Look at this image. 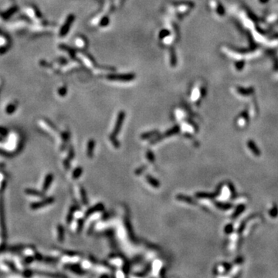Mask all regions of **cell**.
Here are the masks:
<instances>
[{"label": "cell", "mask_w": 278, "mask_h": 278, "mask_svg": "<svg viewBox=\"0 0 278 278\" xmlns=\"http://www.w3.org/2000/svg\"><path fill=\"white\" fill-rule=\"evenodd\" d=\"M25 248H26V245H23V244H20V245H16V246H11L9 248L11 251H15V252H17V251H20L22 249H24Z\"/></svg>", "instance_id": "cell-19"}, {"label": "cell", "mask_w": 278, "mask_h": 278, "mask_svg": "<svg viewBox=\"0 0 278 278\" xmlns=\"http://www.w3.org/2000/svg\"><path fill=\"white\" fill-rule=\"evenodd\" d=\"M16 110V107L14 106V104H10L9 106H8L7 108H6V112L8 114H12Z\"/></svg>", "instance_id": "cell-25"}, {"label": "cell", "mask_w": 278, "mask_h": 278, "mask_svg": "<svg viewBox=\"0 0 278 278\" xmlns=\"http://www.w3.org/2000/svg\"><path fill=\"white\" fill-rule=\"evenodd\" d=\"M146 180H147V182H148L149 183L151 186H152V187L156 188V189H158V188L160 187V183H159V182L158 181L156 178H153L151 175H146Z\"/></svg>", "instance_id": "cell-9"}, {"label": "cell", "mask_w": 278, "mask_h": 278, "mask_svg": "<svg viewBox=\"0 0 278 278\" xmlns=\"http://www.w3.org/2000/svg\"><path fill=\"white\" fill-rule=\"evenodd\" d=\"M243 209H244V206H239V207L237 208V209H236V211L234 213V214L233 215V218L236 217V216H237L238 215L240 214V213L243 211Z\"/></svg>", "instance_id": "cell-24"}, {"label": "cell", "mask_w": 278, "mask_h": 278, "mask_svg": "<svg viewBox=\"0 0 278 278\" xmlns=\"http://www.w3.org/2000/svg\"><path fill=\"white\" fill-rule=\"evenodd\" d=\"M80 197H81V201L83 203V205H87L88 204V200H87V195L86 191L84 190L83 187L80 188Z\"/></svg>", "instance_id": "cell-14"}, {"label": "cell", "mask_w": 278, "mask_h": 278, "mask_svg": "<svg viewBox=\"0 0 278 278\" xmlns=\"http://www.w3.org/2000/svg\"><path fill=\"white\" fill-rule=\"evenodd\" d=\"M94 148H95V141L93 140V139H91L88 141L87 148V156L90 159L93 158V156H94Z\"/></svg>", "instance_id": "cell-5"}, {"label": "cell", "mask_w": 278, "mask_h": 278, "mask_svg": "<svg viewBox=\"0 0 278 278\" xmlns=\"http://www.w3.org/2000/svg\"><path fill=\"white\" fill-rule=\"evenodd\" d=\"M145 170V166L140 167V168H138V169L135 170V175H141V174H142V173H143Z\"/></svg>", "instance_id": "cell-27"}, {"label": "cell", "mask_w": 278, "mask_h": 278, "mask_svg": "<svg viewBox=\"0 0 278 278\" xmlns=\"http://www.w3.org/2000/svg\"><path fill=\"white\" fill-rule=\"evenodd\" d=\"M82 173H83V168L81 167H77V168L74 170L72 174V178L74 179H77L78 178H80L81 176Z\"/></svg>", "instance_id": "cell-15"}, {"label": "cell", "mask_w": 278, "mask_h": 278, "mask_svg": "<svg viewBox=\"0 0 278 278\" xmlns=\"http://www.w3.org/2000/svg\"><path fill=\"white\" fill-rule=\"evenodd\" d=\"M83 219H80V220L78 221V226H77V231L80 232V230H82V227H83Z\"/></svg>", "instance_id": "cell-30"}, {"label": "cell", "mask_w": 278, "mask_h": 278, "mask_svg": "<svg viewBox=\"0 0 278 278\" xmlns=\"http://www.w3.org/2000/svg\"><path fill=\"white\" fill-rule=\"evenodd\" d=\"M146 157H147V159H148V161H149L150 162H151V163H154L155 160V158L154 154H153V153L151 152V151L148 150V151H147Z\"/></svg>", "instance_id": "cell-22"}, {"label": "cell", "mask_w": 278, "mask_h": 278, "mask_svg": "<svg viewBox=\"0 0 278 278\" xmlns=\"http://www.w3.org/2000/svg\"><path fill=\"white\" fill-rule=\"evenodd\" d=\"M25 193L29 195H33V196H37V197H43L44 195L43 192H40V191H38L36 189H30V188H28V189H25Z\"/></svg>", "instance_id": "cell-7"}, {"label": "cell", "mask_w": 278, "mask_h": 278, "mask_svg": "<svg viewBox=\"0 0 278 278\" xmlns=\"http://www.w3.org/2000/svg\"><path fill=\"white\" fill-rule=\"evenodd\" d=\"M178 132H179V128H178V126H175V127L173 128L170 129L169 131H168V132H167L165 134V135H162V137H159V138H156L155 141H159V139L166 138V137H169V136H171V135H175V134L178 133Z\"/></svg>", "instance_id": "cell-8"}, {"label": "cell", "mask_w": 278, "mask_h": 278, "mask_svg": "<svg viewBox=\"0 0 278 278\" xmlns=\"http://www.w3.org/2000/svg\"><path fill=\"white\" fill-rule=\"evenodd\" d=\"M32 274H33L32 271H29V270H26V271H25L24 273H23V276H25V277H31V276H32Z\"/></svg>", "instance_id": "cell-32"}, {"label": "cell", "mask_w": 278, "mask_h": 278, "mask_svg": "<svg viewBox=\"0 0 278 278\" xmlns=\"http://www.w3.org/2000/svg\"><path fill=\"white\" fill-rule=\"evenodd\" d=\"M247 144H248V146H249V149L252 151V152L256 156L260 155V151H259V149L257 148V145L254 144L253 141H248Z\"/></svg>", "instance_id": "cell-11"}, {"label": "cell", "mask_w": 278, "mask_h": 278, "mask_svg": "<svg viewBox=\"0 0 278 278\" xmlns=\"http://www.w3.org/2000/svg\"><path fill=\"white\" fill-rule=\"evenodd\" d=\"M233 226L231 225V224H229V225H227L226 226V228H225V232L226 233H230L232 232V230H233Z\"/></svg>", "instance_id": "cell-28"}, {"label": "cell", "mask_w": 278, "mask_h": 278, "mask_svg": "<svg viewBox=\"0 0 278 278\" xmlns=\"http://www.w3.org/2000/svg\"><path fill=\"white\" fill-rule=\"evenodd\" d=\"M216 206L219 208H221V209H228V208H230L232 207V206L230 204L223 203H216Z\"/></svg>", "instance_id": "cell-20"}, {"label": "cell", "mask_w": 278, "mask_h": 278, "mask_svg": "<svg viewBox=\"0 0 278 278\" xmlns=\"http://www.w3.org/2000/svg\"><path fill=\"white\" fill-rule=\"evenodd\" d=\"M124 118H125V113H124V111H121L119 114H118V118H117L116 123H115V126L114 128L113 133L111 134L112 135L117 136V135L119 134L121 128V126H122L123 121H124Z\"/></svg>", "instance_id": "cell-2"}, {"label": "cell", "mask_w": 278, "mask_h": 278, "mask_svg": "<svg viewBox=\"0 0 278 278\" xmlns=\"http://www.w3.org/2000/svg\"><path fill=\"white\" fill-rule=\"evenodd\" d=\"M76 209H77V207H76V206H72V207L70 208V211H69L68 214H67V224L70 223L71 221L73 220V218H74V213H75Z\"/></svg>", "instance_id": "cell-16"}, {"label": "cell", "mask_w": 278, "mask_h": 278, "mask_svg": "<svg viewBox=\"0 0 278 278\" xmlns=\"http://www.w3.org/2000/svg\"><path fill=\"white\" fill-rule=\"evenodd\" d=\"M74 154H75V152H74V148H73L72 147H70V151H69V157H68L69 160H71L72 159H74Z\"/></svg>", "instance_id": "cell-26"}, {"label": "cell", "mask_w": 278, "mask_h": 278, "mask_svg": "<svg viewBox=\"0 0 278 278\" xmlns=\"http://www.w3.org/2000/svg\"><path fill=\"white\" fill-rule=\"evenodd\" d=\"M134 76L132 74H124V75H121V76H114V77H110V79H113V80H119L121 79L123 80L124 79V81H128V80H132L134 79Z\"/></svg>", "instance_id": "cell-13"}, {"label": "cell", "mask_w": 278, "mask_h": 278, "mask_svg": "<svg viewBox=\"0 0 278 278\" xmlns=\"http://www.w3.org/2000/svg\"><path fill=\"white\" fill-rule=\"evenodd\" d=\"M7 133H8V132L6 131V128H3L0 127V135H1L2 137L6 136V135H7Z\"/></svg>", "instance_id": "cell-29"}, {"label": "cell", "mask_w": 278, "mask_h": 278, "mask_svg": "<svg viewBox=\"0 0 278 278\" xmlns=\"http://www.w3.org/2000/svg\"><path fill=\"white\" fill-rule=\"evenodd\" d=\"M53 181V175L52 173H49L46 175L45 179H44L43 184L42 186V190L43 192H46L49 188L51 186L52 182Z\"/></svg>", "instance_id": "cell-3"}, {"label": "cell", "mask_w": 278, "mask_h": 278, "mask_svg": "<svg viewBox=\"0 0 278 278\" xmlns=\"http://www.w3.org/2000/svg\"><path fill=\"white\" fill-rule=\"evenodd\" d=\"M67 268L69 270H70L71 271H73L74 273H76L77 274H84V271L81 269V267H80L79 266L77 265H74V264H71V265H67Z\"/></svg>", "instance_id": "cell-12"}, {"label": "cell", "mask_w": 278, "mask_h": 278, "mask_svg": "<svg viewBox=\"0 0 278 278\" xmlns=\"http://www.w3.org/2000/svg\"><path fill=\"white\" fill-rule=\"evenodd\" d=\"M5 264H6V266H7L8 267H9V269L11 270V271H17L16 267H15V265H14L12 263H11V262H9V261H5Z\"/></svg>", "instance_id": "cell-23"}, {"label": "cell", "mask_w": 278, "mask_h": 278, "mask_svg": "<svg viewBox=\"0 0 278 278\" xmlns=\"http://www.w3.org/2000/svg\"><path fill=\"white\" fill-rule=\"evenodd\" d=\"M54 201H55V200L53 197H52V196L47 197V198L44 199V200H41V201L32 203V204L30 205V208L34 210L38 209V208L45 207V206H49V205H51Z\"/></svg>", "instance_id": "cell-1"}, {"label": "cell", "mask_w": 278, "mask_h": 278, "mask_svg": "<svg viewBox=\"0 0 278 278\" xmlns=\"http://www.w3.org/2000/svg\"><path fill=\"white\" fill-rule=\"evenodd\" d=\"M156 134H158V132H155V131H153V132H146V133H144L141 135V138L145 140V139H148V138H151V137H153L154 135H155Z\"/></svg>", "instance_id": "cell-18"}, {"label": "cell", "mask_w": 278, "mask_h": 278, "mask_svg": "<svg viewBox=\"0 0 278 278\" xmlns=\"http://www.w3.org/2000/svg\"><path fill=\"white\" fill-rule=\"evenodd\" d=\"M57 239L59 240V242L63 243L64 240V235H65V232H64V228L62 225H58L57 226Z\"/></svg>", "instance_id": "cell-10"}, {"label": "cell", "mask_w": 278, "mask_h": 278, "mask_svg": "<svg viewBox=\"0 0 278 278\" xmlns=\"http://www.w3.org/2000/svg\"><path fill=\"white\" fill-rule=\"evenodd\" d=\"M110 141H111V143L113 144L114 146L115 147V148H119L120 144H119V142H118V139H117V136H114V135H110Z\"/></svg>", "instance_id": "cell-21"}, {"label": "cell", "mask_w": 278, "mask_h": 278, "mask_svg": "<svg viewBox=\"0 0 278 278\" xmlns=\"http://www.w3.org/2000/svg\"><path fill=\"white\" fill-rule=\"evenodd\" d=\"M104 209V206L102 203H97L95 206L91 207L88 210H87L86 213H85V216H90L91 215H92L93 213H95L97 212L102 211Z\"/></svg>", "instance_id": "cell-4"}, {"label": "cell", "mask_w": 278, "mask_h": 278, "mask_svg": "<svg viewBox=\"0 0 278 278\" xmlns=\"http://www.w3.org/2000/svg\"><path fill=\"white\" fill-rule=\"evenodd\" d=\"M5 166V164L4 163H0V168H2V167Z\"/></svg>", "instance_id": "cell-33"}, {"label": "cell", "mask_w": 278, "mask_h": 278, "mask_svg": "<svg viewBox=\"0 0 278 278\" xmlns=\"http://www.w3.org/2000/svg\"><path fill=\"white\" fill-rule=\"evenodd\" d=\"M176 200H180V201H182V202H186V203H189V204H192V205L195 204V202L193 199L190 198V197L187 196V195H182V194H178V195H177Z\"/></svg>", "instance_id": "cell-6"}, {"label": "cell", "mask_w": 278, "mask_h": 278, "mask_svg": "<svg viewBox=\"0 0 278 278\" xmlns=\"http://www.w3.org/2000/svg\"><path fill=\"white\" fill-rule=\"evenodd\" d=\"M195 196L199 199H213L215 196L213 194L205 193V192H198L195 194Z\"/></svg>", "instance_id": "cell-17"}, {"label": "cell", "mask_w": 278, "mask_h": 278, "mask_svg": "<svg viewBox=\"0 0 278 278\" xmlns=\"http://www.w3.org/2000/svg\"><path fill=\"white\" fill-rule=\"evenodd\" d=\"M34 260H35L34 257H27L26 259H25V262H26V263H33V261H34Z\"/></svg>", "instance_id": "cell-31"}]
</instances>
